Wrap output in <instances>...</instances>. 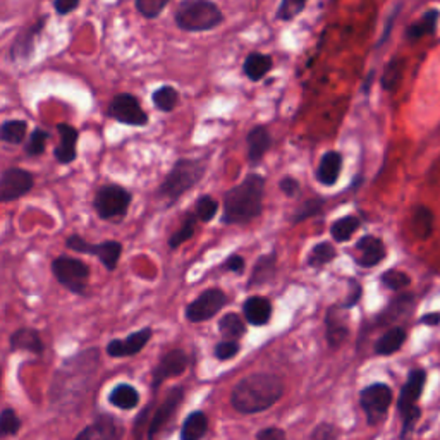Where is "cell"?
Returning a JSON list of instances; mask_svg holds the SVG:
<instances>
[{
    "label": "cell",
    "instance_id": "1",
    "mask_svg": "<svg viewBox=\"0 0 440 440\" xmlns=\"http://www.w3.org/2000/svg\"><path fill=\"white\" fill-rule=\"evenodd\" d=\"M99 348L84 349L64 361L52 380V405L59 409H71L81 401V397L84 399L99 372Z\"/></svg>",
    "mask_w": 440,
    "mask_h": 440
},
{
    "label": "cell",
    "instance_id": "2",
    "mask_svg": "<svg viewBox=\"0 0 440 440\" xmlns=\"http://www.w3.org/2000/svg\"><path fill=\"white\" fill-rule=\"evenodd\" d=\"M282 394V378L274 373H253L236 384L231 394V402L239 413L253 414L274 406Z\"/></svg>",
    "mask_w": 440,
    "mask_h": 440
},
{
    "label": "cell",
    "instance_id": "3",
    "mask_svg": "<svg viewBox=\"0 0 440 440\" xmlns=\"http://www.w3.org/2000/svg\"><path fill=\"white\" fill-rule=\"evenodd\" d=\"M265 179L258 174H250L231 187L224 198V224H248L262 214Z\"/></svg>",
    "mask_w": 440,
    "mask_h": 440
},
{
    "label": "cell",
    "instance_id": "4",
    "mask_svg": "<svg viewBox=\"0 0 440 440\" xmlns=\"http://www.w3.org/2000/svg\"><path fill=\"white\" fill-rule=\"evenodd\" d=\"M205 162L199 160V158H179L162 181L160 187H158V198L165 199L169 205H172L191 187H194L202 181V177L205 176Z\"/></svg>",
    "mask_w": 440,
    "mask_h": 440
},
{
    "label": "cell",
    "instance_id": "5",
    "mask_svg": "<svg viewBox=\"0 0 440 440\" xmlns=\"http://www.w3.org/2000/svg\"><path fill=\"white\" fill-rule=\"evenodd\" d=\"M174 23L187 33L211 31L224 23L220 7L211 0H185L176 9Z\"/></svg>",
    "mask_w": 440,
    "mask_h": 440
},
{
    "label": "cell",
    "instance_id": "6",
    "mask_svg": "<svg viewBox=\"0 0 440 440\" xmlns=\"http://www.w3.org/2000/svg\"><path fill=\"white\" fill-rule=\"evenodd\" d=\"M52 274L57 282L66 287L69 292L83 296L87 292L89 280V265L83 260L72 258L69 255H60L52 262Z\"/></svg>",
    "mask_w": 440,
    "mask_h": 440
},
{
    "label": "cell",
    "instance_id": "7",
    "mask_svg": "<svg viewBox=\"0 0 440 440\" xmlns=\"http://www.w3.org/2000/svg\"><path fill=\"white\" fill-rule=\"evenodd\" d=\"M133 194L121 185H104L97 189L93 209L101 220H116L126 217L131 207Z\"/></svg>",
    "mask_w": 440,
    "mask_h": 440
},
{
    "label": "cell",
    "instance_id": "8",
    "mask_svg": "<svg viewBox=\"0 0 440 440\" xmlns=\"http://www.w3.org/2000/svg\"><path fill=\"white\" fill-rule=\"evenodd\" d=\"M66 248L71 251H76V253L97 256L109 272L116 270L122 255V244L119 241L105 239L101 243H89L84 238H81L79 234L69 236L66 239Z\"/></svg>",
    "mask_w": 440,
    "mask_h": 440
},
{
    "label": "cell",
    "instance_id": "9",
    "mask_svg": "<svg viewBox=\"0 0 440 440\" xmlns=\"http://www.w3.org/2000/svg\"><path fill=\"white\" fill-rule=\"evenodd\" d=\"M107 116L131 128H143L148 124V114L141 107L140 100L133 93H117L109 101Z\"/></svg>",
    "mask_w": 440,
    "mask_h": 440
},
{
    "label": "cell",
    "instance_id": "10",
    "mask_svg": "<svg viewBox=\"0 0 440 440\" xmlns=\"http://www.w3.org/2000/svg\"><path fill=\"white\" fill-rule=\"evenodd\" d=\"M35 186V176L21 167H9L0 174V203L26 197Z\"/></svg>",
    "mask_w": 440,
    "mask_h": 440
},
{
    "label": "cell",
    "instance_id": "11",
    "mask_svg": "<svg viewBox=\"0 0 440 440\" xmlns=\"http://www.w3.org/2000/svg\"><path fill=\"white\" fill-rule=\"evenodd\" d=\"M361 407H363L370 425L380 422L385 417L390 402H392V390L385 384H373L361 390Z\"/></svg>",
    "mask_w": 440,
    "mask_h": 440
},
{
    "label": "cell",
    "instance_id": "12",
    "mask_svg": "<svg viewBox=\"0 0 440 440\" xmlns=\"http://www.w3.org/2000/svg\"><path fill=\"white\" fill-rule=\"evenodd\" d=\"M226 303H227L226 292L220 291V289H209V291L202 292L193 303L187 304L186 319L193 321V324L210 320L211 317L217 315Z\"/></svg>",
    "mask_w": 440,
    "mask_h": 440
},
{
    "label": "cell",
    "instance_id": "13",
    "mask_svg": "<svg viewBox=\"0 0 440 440\" xmlns=\"http://www.w3.org/2000/svg\"><path fill=\"white\" fill-rule=\"evenodd\" d=\"M182 399H185V389L182 387H174L167 392V396L162 405L157 409L152 411V418H150L148 429H146V440H155L160 430L164 429L167 423L172 419L176 411L181 406Z\"/></svg>",
    "mask_w": 440,
    "mask_h": 440
},
{
    "label": "cell",
    "instance_id": "14",
    "mask_svg": "<svg viewBox=\"0 0 440 440\" xmlns=\"http://www.w3.org/2000/svg\"><path fill=\"white\" fill-rule=\"evenodd\" d=\"M124 425L121 419L110 413H100L95 422L84 427L75 440H122Z\"/></svg>",
    "mask_w": 440,
    "mask_h": 440
},
{
    "label": "cell",
    "instance_id": "15",
    "mask_svg": "<svg viewBox=\"0 0 440 440\" xmlns=\"http://www.w3.org/2000/svg\"><path fill=\"white\" fill-rule=\"evenodd\" d=\"M187 365H189V358L182 349H172V351L165 353L152 372V389L157 392L167 378L179 377L185 373Z\"/></svg>",
    "mask_w": 440,
    "mask_h": 440
},
{
    "label": "cell",
    "instance_id": "16",
    "mask_svg": "<svg viewBox=\"0 0 440 440\" xmlns=\"http://www.w3.org/2000/svg\"><path fill=\"white\" fill-rule=\"evenodd\" d=\"M153 336V330L150 327H145L136 332L129 334L124 339H112L105 348V351L110 358H129L134 354L143 351V348L148 344Z\"/></svg>",
    "mask_w": 440,
    "mask_h": 440
},
{
    "label": "cell",
    "instance_id": "17",
    "mask_svg": "<svg viewBox=\"0 0 440 440\" xmlns=\"http://www.w3.org/2000/svg\"><path fill=\"white\" fill-rule=\"evenodd\" d=\"M47 24V18H40L38 21L31 26H26L24 30L14 38L11 45V59L12 60H28L35 52L36 38L43 33V28Z\"/></svg>",
    "mask_w": 440,
    "mask_h": 440
},
{
    "label": "cell",
    "instance_id": "18",
    "mask_svg": "<svg viewBox=\"0 0 440 440\" xmlns=\"http://www.w3.org/2000/svg\"><path fill=\"white\" fill-rule=\"evenodd\" d=\"M57 133H59V145L55 146L54 157L59 164L67 165L72 164L77 157V140H79V133L75 126L67 124V122H60L57 124Z\"/></svg>",
    "mask_w": 440,
    "mask_h": 440
},
{
    "label": "cell",
    "instance_id": "19",
    "mask_svg": "<svg viewBox=\"0 0 440 440\" xmlns=\"http://www.w3.org/2000/svg\"><path fill=\"white\" fill-rule=\"evenodd\" d=\"M9 348L12 353L28 351L36 354V356H43L45 353L42 336H40L38 330L31 327H23L12 332L9 337Z\"/></svg>",
    "mask_w": 440,
    "mask_h": 440
},
{
    "label": "cell",
    "instance_id": "20",
    "mask_svg": "<svg viewBox=\"0 0 440 440\" xmlns=\"http://www.w3.org/2000/svg\"><path fill=\"white\" fill-rule=\"evenodd\" d=\"M425 382H427L425 370L419 368L411 370L409 377H407V382L401 390V396H399L397 406L401 413H406V411H409L411 407L417 406V401L419 399V396H422Z\"/></svg>",
    "mask_w": 440,
    "mask_h": 440
},
{
    "label": "cell",
    "instance_id": "21",
    "mask_svg": "<svg viewBox=\"0 0 440 440\" xmlns=\"http://www.w3.org/2000/svg\"><path fill=\"white\" fill-rule=\"evenodd\" d=\"M248 145V158L251 164H258L265 157V153L270 150L272 146V136L265 126H255L246 136Z\"/></svg>",
    "mask_w": 440,
    "mask_h": 440
},
{
    "label": "cell",
    "instance_id": "22",
    "mask_svg": "<svg viewBox=\"0 0 440 440\" xmlns=\"http://www.w3.org/2000/svg\"><path fill=\"white\" fill-rule=\"evenodd\" d=\"M358 250V262L363 267H373L385 258V246L382 239L373 238V236H365L356 243Z\"/></svg>",
    "mask_w": 440,
    "mask_h": 440
},
{
    "label": "cell",
    "instance_id": "23",
    "mask_svg": "<svg viewBox=\"0 0 440 440\" xmlns=\"http://www.w3.org/2000/svg\"><path fill=\"white\" fill-rule=\"evenodd\" d=\"M274 67V60L272 55L262 54V52H251L248 54L243 62V71L250 81H262L268 72Z\"/></svg>",
    "mask_w": 440,
    "mask_h": 440
},
{
    "label": "cell",
    "instance_id": "24",
    "mask_svg": "<svg viewBox=\"0 0 440 440\" xmlns=\"http://www.w3.org/2000/svg\"><path fill=\"white\" fill-rule=\"evenodd\" d=\"M342 155L339 152H327L321 157L317 177L324 186H334L341 176Z\"/></svg>",
    "mask_w": 440,
    "mask_h": 440
},
{
    "label": "cell",
    "instance_id": "25",
    "mask_svg": "<svg viewBox=\"0 0 440 440\" xmlns=\"http://www.w3.org/2000/svg\"><path fill=\"white\" fill-rule=\"evenodd\" d=\"M243 312H244V317H246V320L250 321L251 325L260 327V325L268 324V320H270L272 304H270V301L265 299V297L253 296V297H250L246 303H244Z\"/></svg>",
    "mask_w": 440,
    "mask_h": 440
},
{
    "label": "cell",
    "instance_id": "26",
    "mask_svg": "<svg viewBox=\"0 0 440 440\" xmlns=\"http://www.w3.org/2000/svg\"><path fill=\"white\" fill-rule=\"evenodd\" d=\"M440 12L437 9H430L427 11L425 14L422 16V19L414 21L413 24H409L406 30V40L409 42H417V40L423 38V36L434 35L437 31V24H439Z\"/></svg>",
    "mask_w": 440,
    "mask_h": 440
},
{
    "label": "cell",
    "instance_id": "27",
    "mask_svg": "<svg viewBox=\"0 0 440 440\" xmlns=\"http://www.w3.org/2000/svg\"><path fill=\"white\" fill-rule=\"evenodd\" d=\"M109 402L119 409H134L140 405V392L131 384H119L110 390Z\"/></svg>",
    "mask_w": 440,
    "mask_h": 440
},
{
    "label": "cell",
    "instance_id": "28",
    "mask_svg": "<svg viewBox=\"0 0 440 440\" xmlns=\"http://www.w3.org/2000/svg\"><path fill=\"white\" fill-rule=\"evenodd\" d=\"M209 429V419L202 411H194L181 427V440H202Z\"/></svg>",
    "mask_w": 440,
    "mask_h": 440
},
{
    "label": "cell",
    "instance_id": "29",
    "mask_svg": "<svg viewBox=\"0 0 440 440\" xmlns=\"http://www.w3.org/2000/svg\"><path fill=\"white\" fill-rule=\"evenodd\" d=\"M28 122L23 119H9L0 124V141L9 145H21L26 140Z\"/></svg>",
    "mask_w": 440,
    "mask_h": 440
},
{
    "label": "cell",
    "instance_id": "30",
    "mask_svg": "<svg viewBox=\"0 0 440 440\" xmlns=\"http://www.w3.org/2000/svg\"><path fill=\"white\" fill-rule=\"evenodd\" d=\"M405 341H406L405 329L392 327L390 330H387L384 336L378 339L377 346H375V353L382 354V356H389V354L399 351L401 346L405 344Z\"/></svg>",
    "mask_w": 440,
    "mask_h": 440
},
{
    "label": "cell",
    "instance_id": "31",
    "mask_svg": "<svg viewBox=\"0 0 440 440\" xmlns=\"http://www.w3.org/2000/svg\"><path fill=\"white\" fill-rule=\"evenodd\" d=\"M325 324H327L329 344L332 346V348H337V346H341L346 337H348V327H346L344 320L341 319L339 313L336 312V308L329 309Z\"/></svg>",
    "mask_w": 440,
    "mask_h": 440
},
{
    "label": "cell",
    "instance_id": "32",
    "mask_svg": "<svg viewBox=\"0 0 440 440\" xmlns=\"http://www.w3.org/2000/svg\"><path fill=\"white\" fill-rule=\"evenodd\" d=\"M402 72H405V60L399 59V57H394L392 60L387 62L384 72H382V88H384L385 92H396L402 79Z\"/></svg>",
    "mask_w": 440,
    "mask_h": 440
},
{
    "label": "cell",
    "instance_id": "33",
    "mask_svg": "<svg viewBox=\"0 0 440 440\" xmlns=\"http://www.w3.org/2000/svg\"><path fill=\"white\" fill-rule=\"evenodd\" d=\"M274 274H275V256L274 255L260 256V260L256 262L253 268V274H251L250 287L267 284L268 280L274 279Z\"/></svg>",
    "mask_w": 440,
    "mask_h": 440
},
{
    "label": "cell",
    "instance_id": "34",
    "mask_svg": "<svg viewBox=\"0 0 440 440\" xmlns=\"http://www.w3.org/2000/svg\"><path fill=\"white\" fill-rule=\"evenodd\" d=\"M152 100H153V105L157 107L160 112H172L174 109L179 105V92L174 87H169V84H165V87H160L157 88L153 92L152 95Z\"/></svg>",
    "mask_w": 440,
    "mask_h": 440
},
{
    "label": "cell",
    "instance_id": "35",
    "mask_svg": "<svg viewBox=\"0 0 440 440\" xmlns=\"http://www.w3.org/2000/svg\"><path fill=\"white\" fill-rule=\"evenodd\" d=\"M411 226H413V232L417 234V238L427 239L434 231V214L427 207H417Z\"/></svg>",
    "mask_w": 440,
    "mask_h": 440
},
{
    "label": "cell",
    "instance_id": "36",
    "mask_svg": "<svg viewBox=\"0 0 440 440\" xmlns=\"http://www.w3.org/2000/svg\"><path fill=\"white\" fill-rule=\"evenodd\" d=\"M358 227H360V220H358L356 217H351V215H348V217H342L332 224V227H330V234H332L334 241L346 243L349 238H351L354 232L358 231Z\"/></svg>",
    "mask_w": 440,
    "mask_h": 440
},
{
    "label": "cell",
    "instance_id": "37",
    "mask_svg": "<svg viewBox=\"0 0 440 440\" xmlns=\"http://www.w3.org/2000/svg\"><path fill=\"white\" fill-rule=\"evenodd\" d=\"M219 330L224 337H227L229 341H236L244 334V321L241 317L236 315V313H227L226 317H222L219 321Z\"/></svg>",
    "mask_w": 440,
    "mask_h": 440
},
{
    "label": "cell",
    "instance_id": "38",
    "mask_svg": "<svg viewBox=\"0 0 440 440\" xmlns=\"http://www.w3.org/2000/svg\"><path fill=\"white\" fill-rule=\"evenodd\" d=\"M48 140H50V133L45 131L42 128H36L31 131L30 136H28L26 145H24V152H26L28 157H40V155H43L45 150H47Z\"/></svg>",
    "mask_w": 440,
    "mask_h": 440
},
{
    "label": "cell",
    "instance_id": "39",
    "mask_svg": "<svg viewBox=\"0 0 440 440\" xmlns=\"http://www.w3.org/2000/svg\"><path fill=\"white\" fill-rule=\"evenodd\" d=\"M21 427V419L12 407H6V409L0 411V439L14 437V435L19 434Z\"/></svg>",
    "mask_w": 440,
    "mask_h": 440
},
{
    "label": "cell",
    "instance_id": "40",
    "mask_svg": "<svg viewBox=\"0 0 440 440\" xmlns=\"http://www.w3.org/2000/svg\"><path fill=\"white\" fill-rule=\"evenodd\" d=\"M197 217H194V214H187L185 220H182L181 227L174 232L172 236L169 238V246L172 248V250H176V248L181 246V244H185L186 241H189L191 238H193L194 234V226H197Z\"/></svg>",
    "mask_w": 440,
    "mask_h": 440
},
{
    "label": "cell",
    "instance_id": "41",
    "mask_svg": "<svg viewBox=\"0 0 440 440\" xmlns=\"http://www.w3.org/2000/svg\"><path fill=\"white\" fill-rule=\"evenodd\" d=\"M308 0H280L275 18L279 21H292L307 9Z\"/></svg>",
    "mask_w": 440,
    "mask_h": 440
},
{
    "label": "cell",
    "instance_id": "42",
    "mask_svg": "<svg viewBox=\"0 0 440 440\" xmlns=\"http://www.w3.org/2000/svg\"><path fill=\"white\" fill-rule=\"evenodd\" d=\"M170 0H134V7L145 19H157Z\"/></svg>",
    "mask_w": 440,
    "mask_h": 440
},
{
    "label": "cell",
    "instance_id": "43",
    "mask_svg": "<svg viewBox=\"0 0 440 440\" xmlns=\"http://www.w3.org/2000/svg\"><path fill=\"white\" fill-rule=\"evenodd\" d=\"M334 258H336V248H334L330 243H320L317 244V246L312 250V253H309L308 263L317 268L321 267V265L332 262Z\"/></svg>",
    "mask_w": 440,
    "mask_h": 440
},
{
    "label": "cell",
    "instance_id": "44",
    "mask_svg": "<svg viewBox=\"0 0 440 440\" xmlns=\"http://www.w3.org/2000/svg\"><path fill=\"white\" fill-rule=\"evenodd\" d=\"M217 210H219L217 199L205 194V197L198 198L197 205H194V217L202 220V222H210V220L217 215Z\"/></svg>",
    "mask_w": 440,
    "mask_h": 440
},
{
    "label": "cell",
    "instance_id": "45",
    "mask_svg": "<svg viewBox=\"0 0 440 440\" xmlns=\"http://www.w3.org/2000/svg\"><path fill=\"white\" fill-rule=\"evenodd\" d=\"M153 405L150 402L148 406H145L143 409L138 413V417L134 418L133 423V437L134 440H146V429H148L150 418H152Z\"/></svg>",
    "mask_w": 440,
    "mask_h": 440
},
{
    "label": "cell",
    "instance_id": "46",
    "mask_svg": "<svg viewBox=\"0 0 440 440\" xmlns=\"http://www.w3.org/2000/svg\"><path fill=\"white\" fill-rule=\"evenodd\" d=\"M409 275H406L405 272L401 270H389L382 275V282H384L385 287L392 289V291H401L409 286Z\"/></svg>",
    "mask_w": 440,
    "mask_h": 440
},
{
    "label": "cell",
    "instance_id": "47",
    "mask_svg": "<svg viewBox=\"0 0 440 440\" xmlns=\"http://www.w3.org/2000/svg\"><path fill=\"white\" fill-rule=\"evenodd\" d=\"M321 207H324V199L321 198H313V199H308V202H304L303 205L299 207L295 211V217H292V222H303L304 219L312 217V215L319 214Z\"/></svg>",
    "mask_w": 440,
    "mask_h": 440
},
{
    "label": "cell",
    "instance_id": "48",
    "mask_svg": "<svg viewBox=\"0 0 440 440\" xmlns=\"http://www.w3.org/2000/svg\"><path fill=\"white\" fill-rule=\"evenodd\" d=\"M239 353V344L236 341H224V342H219L217 346H215V356L219 358V360H231V358H234L236 354Z\"/></svg>",
    "mask_w": 440,
    "mask_h": 440
},
{
    "label": "cell",
    "instance_id": "49",
    "mask_svg": "<svg viewBox=\"0 0 440 440\" xmlns=\"http://www.w3.org/2000/svg\"><path fill=\"white\" fill-rule=\"evenodd\" d=\"M337 437H339L337 429L330 423H321L312 434V440H337Z\"/></svg>",
    "mask_w": 440,
    "mask_h": 440
},
{
    "label": "cell",
    "instance_id": "50",
    "mask_svg": "<svg viewBox=\"0 0 440 440\" xmlns=\"http://www.w3.org/2000/svg\"><path fill=\"white\" fill-rule=\"evenodd\" d=\"M81 0H54V9L59 16H67L79 7Z\"/></svg>",
    "mask_w": 440,
    "mask_h": 440
},
{
    "label": "cell",
    "instance_id": "51",
    "mask_svg": "<svg viewBox=\"0 0 440 440\" xmlns=\"http://www.w3.org/2000/svg\"><path fill=\"white\" fill-rule=\"evenodd\" d=\"M256 439L258 440H287L286 434H284V430L280 429H263L258 431V435H256Z\"/></svg>",
    "mask_w": 440,
    "mask_h": 440
},
{
    "label": "cell",
    "instance_id": "52",
    "mask_svg": "<svg viewBox=\"0 0 440 440\" xmlns=\"http://www.w3.org/2000/svg\"><path fill=\"white\" fill-rule=\"evenodd\" d=\"M280 189H282V193H286L287 197H295V194H297V191H299V182H297L295 177L287 176L280 181Z\"/></svg>",
    "mask_w": 440,
    "mask_h": 440
},
{
    "label": "cell",
    "instance_id": "53",
    "mask_svg": "<svg viewBox=\"0 0 440 440\" xmlns=\"http://www.w3.org/2000/svg\"><path fill=\"white\" fill-rule=\"evenodd\" d=\"M224 268L234 272V274H241L244 270V260L239 255H232L227 258V262L224 263Z\"/></svg>",
    "mask_w": 440,
    "mask_h": 440
},
{
    "label": "cell",
    "instance_id": "54",
    "mask_svg": "<svg viewBox=\"0 0 440 440\" xmlns=\"http://www.w3.org/2000/svg\"><path fill=\"white\" fill-rule=\"evenodd\" d=\"M399 9H401V4H397L396 9L390 12V18H389V21H387V24H385V30H384V33H382V38H380V42H378V47H380V45H384L387 42V38H389V33H390V30H392L394 21H396Z\"/></svg>",
    "mask_w": 440,
    "mask_h": 440
},
{
    "label": "cell",
    "instance_id": "55",
    "mask_svg": "<svg viewBox=\"0 0 440 440\" xmlns=\"http://www.w3.org/2000/svg\"><path fill=\"white\" fill-rule=\"evenodd\" d=\"M422 324L425 325H439L440 324V313H429V315L422 317Z\"/></svg>",
    "mask_w": 440,
    "mask_h": 440
},
{
    "label": "cell",
    "instance_id": "56",
    "mask_svg": "<svg viewBox=\"0 0 440 440\" xmlns=\"http://www.w3.org/2000/svg\"><path fill=\"white\" fill-rule=\"evenodd\" d=\"M373 76H375V72H373V71H370V72H368V77H366V81H365V83H366V88H363L366 93H368V89H370V87H372Z\"/></svg>",
    "mask_w": 440,
    "mask_h": 440
},
{
    "label": "cell",
    "instance_id": "57",
    "mask_svg": "<svg viewBox=\"0 0 440 440\" xmlns=\"http://www.w3.org/2000/svg\"><path fill=\"white\" fill-rule=\"evenodd\" d=\"M0 384H2V370H0Z\"/></svg>",
    "mask_w": 440,
    "mask_h": 440
}]
</instances>
